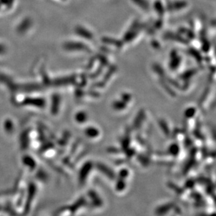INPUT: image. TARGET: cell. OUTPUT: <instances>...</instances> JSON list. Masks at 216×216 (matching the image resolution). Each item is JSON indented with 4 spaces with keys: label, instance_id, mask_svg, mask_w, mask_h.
I'll return each instance as SVG.
<instances>
[{
    "label": "cell",
    "instance_id": "cell-11",
    "mask_svg": "<svg viewBox=\"0 0 216 216\" xmlns=\"http://www.w3.org/2000/svg\"><path fill=\"white\" fill-rule=\"evenodd\" d=\"M159 124L160 125V127H161V129H162L163 132L165 133V134H166L167 136H169V134H170V130H169V128L168 127V125H167V122H166L165 120H160L159 121Z\"/></svg>",
    "mask_w": 216,
    "mask_h": 216
},
{
    "label": "cell",
    "instance_id": "cell-2",
    "mask_svg": "<svg viewBox=\"0 0 216 216\" xmlns=\"http://www.w3.org/2000/svg\"><path fill=\"white\" fill-rule=\"evenodd\" d=\"M96 167L98 170H99L102 174L106 175L108 178L110 179L113 180L115 178V174L113 172V171L109 167H108L107 165H104L102 163H97L96 165Z\"/></svg>",
    "mask_w": 216,
    "mask_h": 216
},
{
    "label": "cell",
    "instance_id": "cell-28",
    "mask_svg": "<svg viewBox=\"0 0 216 216\" xmlns=\"http://www.w3.org/2000/svg\"><path fill=\"white\" fill-rule=\"evenodd\" d=\"M208 89H207L206 92H205L204 93V94H203V96H202V99H201V101H200V104H202L203 102L204 101V99H206V96L208 95Z\"/></svg>",
    "mask_w": 216,
    "mask_h": 216
},
{
    "label": "cell",
    "instance_id": "cell-4",
    "mask_svg": "<svg viewBox=\"0 0 216 216\" xmlns=\"http://www.w3.org/2000/svg\"><path fill=\"white\" fill-rule=\"evenodd\" d=\"M174 203H169V204H165L164 206H159V208H157L156 210V213L159 214V215H162V214H165L167 212H169L171 208H173L174 207Z\"/></svg>",
    "mask_w": 216,
    "mask_h": 216
},
{
    "label": "cell",
    "instance_id": "cell-25",
    "mask_svg": "<svg viewBox=\"0 0 216 216\" xmlns=\"http://www.w3.org/2000/svg\"><path fill=\"white\" fill-rule=\"evenodd\" d=\"M125 152H126L127 156L128 157H132V156H133L136 152L134 149H128V148L125 150Z\"/></svg>",
    "mask_w": 216,
    "mask_h": 216
},
{
    "label": "cell",
    "instance_id": "cell-15",
    "mask_svg": "<svg viewBox=\"0 0 216 216\" xmlns=\"http://www.w3.org/2000/svg\"><path fill=\"white\" fill-rule=\"evenodd\" d=\"M129 143H130V138H129V135H128L127 137H125L123 139H122V149H123L124 151H125L127 149L129 148Z\"/></svg>",
    "mask_w": 216,
    "mask_h": 216
},
{
    "label": "cell",
    "instance_id": "cell-16",
    "mask_svg": "<svg viewBox=\"0 0 216 216\" xmlns=\"http://www.w3.org/2000/svg\"><path fill=\"white\" fill-rule=\"evenodd\" d=\"M180 62V57H174V59H173V60L171 61L170 63V67L171 69H176L178 66H179Z\"/></svg>",
    "mask_w": 216,
    "mask_h": 216
},
{
    "label": "cell",
    "instance_id": "cell-12",
    "mask_svg": "<svg viewBox=\"0 0 216 216\" xmlns=\"http://www.w3.org/2000/svg\"><path fill=\"white\" fill-rule=\"evenodd\" d=\"M115 187H116V190L118 191L123 190L124 189V187H125V182H124V179H122V178H119V180L117 181Z\"/></svg>",
    "mask_w": 216,
    "mask_h": 216
},
{
    "label": "cell",
    "instance_id": "cell-13",
    "mask_svg": "<svg viewBox=\"0 0 216 216\" xmlns=\"http://www.w3.org/2000/svg\"><path fill=\"white\" fill-rule=\"evenodd\" d=\"M195 113H196V109H195V108L194 107L188 108L185 112V117L187 118H192V117H194V115H195Z\"/></svg>",
    "mask_w": 216,
    "mask_h": 216
},
{
    "label": "cell",
    "instance_id": "cell-23",
    "mask_svg": "<svg viewBox=\"0 0 216 216\" xmlns=\"http://www.w3.org/2000/svg\"><path fill=\"white\" fill-rule=\"evenodd\" d=\"M195 180H193L192 179H190L187 180V182H185V187L190 188L191 189L192 187H193V186L195 185Z\"/></svg>",
    "mask_w": 216,
    "mask_h": 216
},
{
    "label": "cell",
    "instance_id": "cell-6",
    "mask_svg": "<svg viewBox=\"0 0 216 216\" xmlns=\"http://www.w3.org/2000/svg\"><path fill=\"white\" fill-rule=\"evenodd\" d=\"M89 196L92 199L93 204H94V206H101L102 204V200L100 199L99 197H98V195H97V193L94 191H90L89 192Z\"/></svg>",
    "mask_w": 216,
    "mask_h": 216
},
{
    "label": "cell",
    "instance_id": "cell-3",
    "mask_svg": "<svg viewBox=\"0 0 216 216\" xmlns=\"http://www.w3.org/2000/svg\"><path fill=\"white\" fill-rule=\"evenodd\" d=\"M144 118H145L144 111L141 110V111L139 112V113H138L137 116L136 117L134 122L133 127L134 129H139V128L140 127L141 124H142L143 122V120H144Z\"/></svg>",
    "mask_w": 216,
    "mask_h": 216
},
{
    "label": "cell",
    "instance_id": "cell-21",
    "mask_svg": "<svg viewBox=\"0 0 216 216\" xmlns=\"http://www.w3.org/2000/svg\"><path fill=\"white\" fill-rule=\"evenodd\" d=\"M161 84H162V86L164 87V88H165V90H167V92H168V93H169V94H171V96H175V94H174L175 92H174V91H173L172 90H171V88H169V87L168 85H166V83H164V82L162 81V82H161Z\"/></svg>",
    "mask_w": 216,
    "mask_h": 216
},
{
    "label": "cell",
    "instance_id": "cell-24",
    "mask_svg": "<svg viewBox=\"0 0 216 216\" xmlns=\"http://www.w3.org/2000/svg\"><path fill=\"white\" fill-rule=\"evenodd\" d=\"M139 161H140V162L142 164V165H147L148 164V160L146 157H143V156L139 155Z\"/></svg>",
    "mask_w": 216,
    "mask_h": 216
},
{
    "label": "cell",
    "instance_id": "cell-14",
    "mask_svg": "<svg viewBox=\"0 0 216 216\" xmlns=\"http://www.w3.org/2000/svg\"><path fill=\"white\" fill-rule=\"evenodd\" d=\"M79 33L80 35H81V36H85V38L87 39H90L92 38V35L91 33L89 31H87L86 29H83V28H81L79 29Z\"/></svg>",
    "mask_w": 216,
    "mask_h": 216
},
{
    "label": "cell",
    "instance_id": "cell-5",
    "mask_svg": "<svg viewBox=\"0 0 216 216\" xmlns=\"http://www.w3.org/2000/svg\"><path fill=\"white\" fill-rule=\"evenodd\" d=\"M85 134L87 137L93 139V138L98 137L99 134V132L97 128L93 127H87L85 129Z\"/></svg>",
    "mask_w": 216,
    "mask_h": 216
},
{
    "label": "cell",
    "instance_id": "cell-20",
    "mask_svg": "<svg viewBox=\"0 0 216 216\" xmlns=\"http://www.w3.org/2000/svg\"><path fill=\"white\" fill-rule=\"evenodd\" d=\"M136 3H137V4H139L141 7H142L143 9H147L148 8V4L145 0H134Z\"/></svg>",
    "mask_w": 216,
    "mask_h": 216
},
{
    "label": "cell",
    "instance_id": "cell-27",
    "mask_svg": "<svg viewBox=\"0 0 216 216\" xmlns=\"http://www.w3.org/2000/svg\"><path fill=\"white\" fill-rule=\"evenodd\" d=\"M107 150L110 152H113V153H115H115H118V152H120V150H118V149L115 148H109Z\"/></svg>",
    "mask_w": 216,
    "mask_h": 216
},
{
    "label": "cell",
    "instance_id": "cell-9",
    "mask_svg": "<svg viewBox=\"0 0 216 216\" xmlns=\"http://www.w3.org/2000/svg\"><path fill=\"white\" fill-rule=\"evenodd\" d=\"M113 108L117 111H120L126 108V102L123 101H115L113 103Z\"/></svg>",
    "mask_w": 216,
    "mask_h": 216
},
{
    "label": "cell",
    "instance_id": "cell-7",
    "mask_svg": "<svg viewBox=\"0 0 216 216\" xmlns=\"http://www.w3.org/2000/svg\"><path fill=\"white\" fill-rule=\"evenodd\" d=\"M168 151L171 155L174 156V157H176V156H178V154L180 152V147L176 143H173V144H171L169 147Z\"/></svg>",
    "mask_w": 216,
    "mask_h": 216
},
{
    "label": "cell",
    "instance_id": "cell-8",
    "mask_svg": "<svg viewBox=\"0 0 216 216\" xmlns=\"http://www.w3.org/2000/svg\"><path fill=\"white\" fill-rule=\"evenodd\" d=\"M87 118V117L86 113L83 112V111L79 112L76 115V120L78 122H79V123H83V122H85L86 121Z\"/></svg>",
    "mask_w": 216,
    "mask_h": 216
},
{
    "label": "cell",
    "instance_id": "cell-18",
    "mask_svg": "<svg viewBox=\"0 0 216 216\" xmlns=\"http://www.w3.org/2000/svg\"><path fill=\"white\" fill-rule=\"evenodd\" d=\"M85 199L83 198V197H82V198H81L79 201H78L77 203H76L75 206L73 207V211H76V210L79 208L81 207V206H83V205L85 204Z\"/></svg>",
    "mask_w": 216,
    "mask_h": 216
},
{
    "label": "cell",
    "instance_id": "cell-22",
    "mask_svg": "<svg viewBox=\"0 0 216 216\" xmlns=\"http://www.w3.org/2000/svg\"><path fill=\"white\" fill-rule=\"evenodd\" d=\"M122 99L123 102H128L131 99V95L129 94H127V93H124V94H122Z\"/></svg>",
    "mask_w": 216,
    "mask_h": 216
},
{
    "label": "cell",
    "instance_id": "cell-26",
    "mask_svg": "<svg viewBox=\"0 0 216 216\" xmlns=\"http://www.w3.org/2000/svg\"><path fill=\"white\" fill-rule=\"evenodd\" d=\"M114 71H115V69L110 70L109 72H108V73L107 74H106V76H105V77H104V81H108V80H109L110 79V77H111V76L112 75V74L113 73V72H114Z\"/></svg>",
    "mask_w": 216,
    "mask_h": 216
},
{
    "label": "cell",
    "instance_id": "cell-17",
    "mask_svg": "<svg viewBox=\"0 0 216 216\" xmlns=\"http://www.w3.org/2000/svg\"><path fill=\"white\" fill-rule=\"evenodd\" d=\"M195 73H196V70H190L188 71V72H186L185 73H184L183 74H182L180 78L184 80H187Z\"/></svg>",
    "mask_w": 216,
    "mask_h": 216
},
{
    "label": "cell",
    "instance_id": "cell-19",
    "mask_svg": "<svg viewBox=\"0 0 216 216\" xmlns=\"http://www.w3.org/2000/svg\"><path fill=\"white\" fill-rule=\"evenodd\" d=\"M128 174H129V171L126 169H121L120 172H119V176H120V178H122V179H124V178H127Z\"/></svg>",
    "mask_w": 216,
    "mask_h": 216
},
{
    "label": "cell",
    "instance_id": "cell-10",
    "mask_svg": "<svg viewBox=\"0 0 216 216\" xmlns=\"http://www.w3.org/2000/svg\"><path fill=\"white\" fill-rule=\"evenodd\" d=\"M168 186L171 188V189H172L173 190H174L175 192H176V193H178V195H182V194L184 193L183 189L181 187H180L179 186L176 185V184L174 183V182H169L168 183Z\"/></svg>",
    "mask_w": 216,
    "mask_h": 216
},
{
    "label": "cell",
    "instance_id": "cell-1",
    "mask_svg": "<svg viewBox=\"0 0 216 216\" xmlns=\"http://www.w3.org/2000/svg\"><path fill=\"white\" fill-rule=\"evenodd\" d=\"M92 167V163L91 162H87L85 163L84 165L83 166L81 171H80L79 174V180L81 183H84L87 176L90 174Z\"/></svg>",
    "mask_w": 216,
    "mask_h": 216
}]
</instances>
